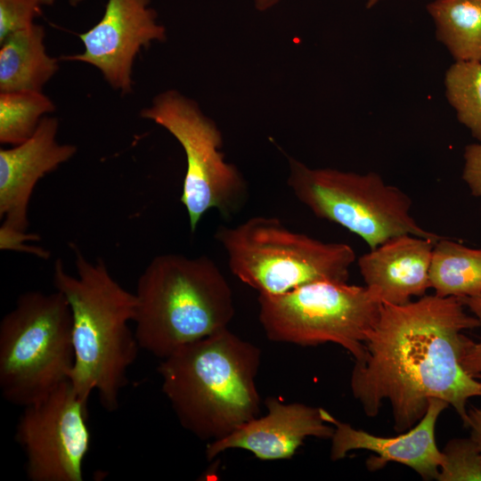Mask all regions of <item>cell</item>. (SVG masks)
Returning a JSON list of instances; mask_svg holds the SVG:
<instances>
[{"label":"cell","mask_w":481,"mask_h":481,"mask_svg":"<svg viewBox=\"0 0 481 481\" xmlns=\"http://www.w3.org/2000/svg\"><path fill=\"white\" fill-rule=\"evenodd\" d=\"M464 306L459 298L436 294L403 305L381 304L365 355L351 374L352 393L367 416H376L388 401L395 430L403 432L422 418L431 399H441L467 427L468 400L481 396V381L461 365L470 340L463 330L480 323Z\"/></svg>","instance_id":"6da1fadb"},{"label":"cell","mask_w":481,"mask_h":481,"mask_svg":"<svg viewBox=\"0 0 481 481\" xmlns=\"http://www.w3.org/2000/svg\"><path fill=\"white\" fill-rule=\"evenodd\" d=\"M73 250L77 274L67 272L61 259L53 273V286L65 297L72 317L75 360L69 380L86 404L96 391L102 406L114 412L141 349L129 327L135 295L112 277L102 260L92 262L77 247Z\"/></svg>","instance_id":"7a4b0ae2"},{"label":"cell","mask_w":481,"mask_h":481,"mask_svg":"<svg viewBox=\"0 0 481 481\" xmlns=\"http://www.w3.org/2000/svg\"><path fill=\"white\" fill-rule=\"evenodd\" d=\"M261 350L223 329L161 359L162 391L180 424L216 441L258 416Z\"/></svg>","instance_id":"3957f363"},{"label":"cell","mask_w":481,"mask_h":481,"mask_svg":"<svg viewBox=\"0 0 481 481\" xmlns=\"http://www.w3.org/2000/svg\"><path fill=\"white\" fill-rule=\"evenodd\" d=\"M135 295L140 348L160 359L227 328L235 314L229 282L207 256H156L138 278Z\"/></svg>","instance_id":"277c9868"},{"label":"cell","mask_w":481,"mask_h":481,"mask_svg":"<svg viewBox=\"0 0 481 481\" xmlns=\"http://www.w3.org/2000/svg\"><path fill=\"white\" fill-rule=\"evenodd\" d=\"M215 238L232 273L259 295H281L318 281H347L355 260L349 245L291 231L271 216L220 226Z\"/></svg>","instance_id":"5b68a950"},{"label":"cell","mask_w":481,"mask_h":481,"mask_svg":"<svg viewBox=\"0 0 481 481\" xmlns=\"http://www.w3.org/2000/svg\"><path fill=\"white\" fill-rule=\"evenodd\" d=\"M72 317L65 297L22 293L0 322V389L24 407L69 380L74 366Z\"/></svg>","instance_id":"8992f818"},{"label":"cell","mask_w":481,"mask_h":481,"mask_svg":"<svg viewBox=\"0 0 481 481\" xmlns=\"http://www.w3.org/2000/svg\"><path fill=\"white\" fill-rule=\"evenodd\" d=\"M287 183L314 215L361 237L371 249L386 240L412 234L438 240L411 216L412 201L377 173L359 174L330 167H309L289 158Z\"/></svg>","instance_id":"52a82bcc"},{"label":"cell","mask_w":481,"mask_h":481,"mask_svg":"<svg viewBox=\"0 0 481 481\" xmlns=\"http://www.w3.org/2000/svg\"><path fill=\"white\" fill-rule=\"evenodd\" d=\"M258 318L272 341L299 346L334 343L355 359L365 355L378 320L379 296L367 286L318 281L281 295H258Z\"/></svg>","instance_id":"ba28073f"},{"label":"cell","mask_w":481,"mask_h":481,"mask_svg":"<svg viewBox=\"0 0 481 481\" xmlns=\"http://www.w3.org/2000/svg\"><path fill=\"white\" fill-rule=\"evenodd\" d=\"M140 115L167 129L183 149L186 172L181 202L192 232L210 209L225 218L240 210L248 199L247 183L239 169L225 161L220 131L195 102L168 90Z\"/></svg>","instance_id":"9c48e42d"},{"label":"cell","mask_w":481,"mask_h":481,"mask_svg":"<svg viewBox=\"0 0 481 481\" xmlns=\"http://www.w3.org/2000/svg\"><path fill=\"white\" fill-rule=\"evenodd\" d=\"M87 404L68 380L23 407L15 441L23 450L30 481H83L91 444Z\"/></svg>","instance_id":"30bf717a"},{"label":"cell","mask_w":481,"mask_h":481,"mask_svg":"<svg viewBox=\"0 0 481 481\" xmlns=\"http://www.w3.org/2000/svg\"><path fill=\"white\" fill-rule=\"evenodd\" d=\"M150 3L151 0H108L100 21L78 35L84 52L61 59L88 63L97 68L114 89L130 93L135 56L151 42L166 39L165 28L158 22Z\"/></svg>","instance_id":"8fae6325"},{"label":"cell","mask_w":481,"mask_h":481,"mask_svg":"<svg viewBox=\"0 0 481 481\" xmlns=\"http://www.w3.org/2000/svg\"><path fill=\"white\" fill-rule=\"evenodd\" d=\"M449 404L441 399H431L422 418L405 433L396 436H379L335 419L322 408L323 419L332 424L330 459L338 461L354 450L375 453L366 461L370 470L382 469L388 462L404 464L416 471L424 480L436 479L442 462V451L436 441V425L441 412Z\"/></svg>","instance_id":"7c38bea8"},{"label":"cell","mask_w":481,"mask_h":481,"mask_svg":"<svg viewBox=\"0 0 481 481\" xmlns=\"http://www.w3.org/2000/svg\"><path fill=\"white\" fill-rule=\"evenodd\" d=\"M58 126L56 118L45 116L28 140L0 150L1 227L27 232L28 207L35 186L76 154L75 145L58 143Z\"/></svg>","instance_id":"4fadbf2b"},{"label":"cell","mask_w":481,"mask_h":481,"mask_svg":"<svg viewBox=\"0 0 481 481\" xmlns=\"http://www.w3.org/2000/svg\"><path fill=\"white\" fill-rule=\"evenodd\" d=\"M267 412L246 422L230 435L208 444L206 456L213 460L229 449L250 452L257 459L275 461L291 458L309 436L331 438L334 428L322 416V408L300 403L265 399Z\"/></svg>","instance_id":"5bb4252c"},{"label":"cell","mask_w":481,"mask_h":481,"mask_svg":"<svg viewBox=\"0 0 481 481\" xmlns=\"http://www.w3.org/2000/svg\"><path fill=\"white\" fill-rule=\"evenodd\" d=\"M437 240L412 234L393 237L358 259L366 286L382 303L403 305L429 287V268Z\"/></svg>","instance_id":"9a60e30c"},{"label":"cell","mask_w":481,"mask_h":481,"mask_svg":"<svg viewBox=\"0 0 481 481\" xmlns=\"http://www.w3.org/2000/svg\"><path fill=\"white\" fill-rule=\"evenodd\" d=\"M45 30L32 25L16 30L0 44V92L41 91L59 69L44 45Z\"/></svg>","instance_id":"2e32d148"},{"label":"cell","mask_w":481,"mask_h":481,"mask_svg":"<svg viewBox=\"0 0 481 481\" xmlns=\"http://www.w3.org/2000/svg\"><path fill=\"white\" fill-rule=\"evenodd\" d=\"M427 12L454 61L481 62V0H433Z\"/></svg>","instance_id":"e0dca14e"},{"label":"cell","mask_w":481,"mask_h":481,"mask_svg":"<svg viewBox=\"0 0 481 481\" xmlns=\"http://www.w3.org/2000/svg\"><path fill=\"white\" fill-rule=\"evenodd\" d=\"M429 287L440 297L481 295V249L438 240L432 252Z\"/></svg>","instance_id":"ac0fdd59"},{"label":"cell","mask_w":481,"mask_h":481,"mask_svg":"<svg viewBox=\"0 0 481 481\" xmlns=\"http://www.w3.org/2000/svg\"><path fill=\"white\" fill-rule=\"evenodd\" d=\"M53 102L41 91L0 94V142L17 145L28 140L45 114L54 111Z\"/></svg>","instance_id":"d6986e66"},{"label":"cell","mask_w":481,"mask_h":481,"mask_svg":"<svg viewBox=\"0 0 481 481\" xmlns=\"http://www.w3.org/2000/svg\"><path fill=\"white\" fill-rule=\"evenodd\" d=\"M444 84L458 120L481 142V62L454 61L445 72Z\"/></svg>","instance_id":"ffe728a7"},{"label":"cell","mask_w":481,"mask_h":481,"mask_svg":"<svg viewBox=\"0 0 481 481\" xmlns=\"http://www.w3.org/2000/svg\"><path fill=\"white\" fill-rule=\"evenodd\" d=\"M437 480H481V452L471 437L455 438L446 444Z\"/></svg>","instance_id":"44dd1931"},{"label":"cell","mask_w":481,"mask_h":481,"mask_svg":"<svg viewBox=\"0 0 481 481\" xmlns=\"http://www.w3.org/2000/svg\"><path fill=\"white\" fill-rule=\"evenodd\" d=\"M37 0H0V43L11 33L34 23Z\"/></svg>","instance_id":"7402d4cb"},{"label":"cell","mask_w":481,"mask_h":481,"mask_svg":"<svg viewBox=\"0 0 481 481\" xmlns=\"http://www.w3.org/2000/svg\"><path fill=\"white\" fill-rule=\"evenodd\" d=\"M465 306L477 318L481 327V295L461 298ZM463 369L473 378H481V341L469 340L461 357Z\"/></svg>","instance_id":"603a6c76"},{"label":"cell","mask_w":481,"mask_h":481,"mask_svg":"<svg viewBox=\"0 0 481 481\" xmlns=\"http://www.w3.org/2000/svg\"><path fill=\"white\" fill-rule=\"evenodd\" d=\"M37 234H29L27 232L16 231L0 227V248L4 250H18L31 253L39 257L47 258L49 253L37 247L27 244L29 240H38Z\"/></svg>","instance_id":"cb8c5ba5"},{"label":"cell","mask_w":481,"mask_h":481,"mask_svg":"<svg viewBox=\"0 0 481 481\" xmlns=\"http://www.w3.org/2000/svg\"><path fill=\"white\" fill-rule=\"evenodd\" d=\"M462 178L472 194L481 197V142L465 148Z\"/></svg>","instance_id":"d4e9b609"},{"label":"cell","mask_w":481,"mask_h":481,"mask_svg":"<svg viewBox=\"0 0 481 481\" xmlns=\"http://www.w3.org/2000/svg\"><path fill=\"white\" fill-rule=\"evenodd\" d=\"M471 430V438L477 444L481 452V409L471 406L468 409L467 427Z\"/></svg>","instance_id":"484cf974"},{"label":"cell","mask_w":481,"mask_h":481,"mask_svg":"<svg viewBox=\"0 0 481 481\" xmlns=\"http://www.w3.org/2000/svg\"><path fill=\"white\" fill-rule=\"evenodd\" d=\"M254 6L261 12L266 11L276 5L281 0H251Z\"/></svg>","instance_id":"4316f807"},{"label":"cell","mask_w":481,"mask_h":481,"mask_svg":"<svg viewBox=\"0 0 481 481\" xmlns=\"http://www.w3.org/2000/svg\"><path fill=\"white\" fill-rule=\"evenodd\" d=\"M39 4L40 5H43V4H52L54 0H37ZM69 3L72 4V5H77V4H79L80 2H82L83 0H69Z\"/></svg>","instance_id":"83f0119b"},{"label":"cell","mask_w":481,"mask_h":481,"mask_svg":"<svg viewBox=\"0 0 481 481\" xmlns=\"http://www.w3.org/2000/svg\"><path fill=\"white\" fill-rule=\"evenodd\" d=\"M381 1L383 0H366V8L367 9H371L373 8L374 6H376L377 4H379Z\"/></svg>","instance_id":"f1b7e54d"}]
</instances>
